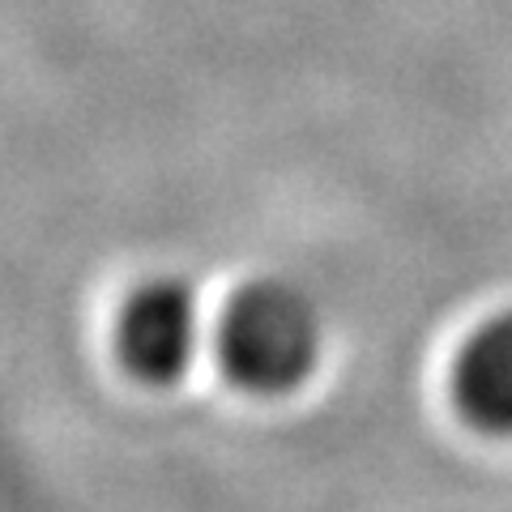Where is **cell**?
<instances>
[{"label":"cell","mask_w":512,"mask_h":512,"mask_svg":"<svg viewBox=\"0 0 512 512\" xmlns=\"http://www.w3.org/2000/svg\"><path fill=\"white\" fill-rule=\"evenodd\" d=\"M320 312L295 282L261 278L231 299L218 329L222 363L252 393H291L320 359Z\"/></svg>","instance_id":"cell-1"},{"label":"cell","mask_w":512,"mask_h":512,"mask_svg":"<svg viewBox=\"0 0 512 512\" xmlns=\"http://www.w3.org/2000/svg\"><path fill=\"white\" fill-rule=\"evenodd\" d=\"M201 342V303L180 278H154L128 295L120 316V350L141 380L171 384L188 372Z\"/></svg>","instance_id":"cell-2"},{"label":"cell","mask_w":512,"mask_h":512,"mask_svg":"<svg viewBox=\"0 0 512 512\" xmlns=\"http://www.w3.org/2000/svg\"><path fill=\"white\" fill-rule=\"evenodd\" d=\"M457 402L470 423L512 436V308L491 316L461 350Z\"/></svg>","instance_id":"cell-3"}]
</instances>
